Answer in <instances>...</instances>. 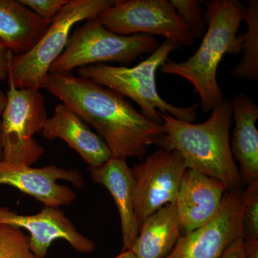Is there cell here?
Segmentation results:
<instances>
[{"label":"cell","instance_id":"cell-1","mask_svg":"<svg viewBox=\"0 0 258 258\" xmlns=\"http://www.w3.org/2000/svg\"><path fill=\"white\" fill-rule=\"evenodd\" d=\"M45 89L96 129L112 158H142L148 148L165 134L163 123L149 119L113 90L76 76L72 72L49 74Z\"/></svg>","mask_w":258,"mask_h":258},{"label":"cell","instance_id":"cell-2","mask_svg":"<svg viewBox=\"0 0 258 258\" xmlns=\"http://www.w3.org/2000/svg\"><path fill=\"white\" fill-rule=\"evenodd\" d=\"M205 4L207 30L198 50L183 62L168 58L159 69L162 74L189 81L200 95L202 111L207 114L224 99L217 79L222 57L241 52L243 34L238 35V31L246 7L239 0H212Z\"/></svg>","mask_w":258,"mask_h":258},{"label":"cell","instance_id":"cell-3","mask_svg":"<svg viewBox=\"0 0 258 258\" xmlns=\"http://www.w3.org/2000/svg\"><path fill=\"white\" fill-rule=\"evenodd\" d=\"M159 115L165 134L158 147L176 151L186 169L218 180L228 191L240 188V171L230 149V132L233 122L231 100L224 98L203 123L182 121L160 112Z\"/></svg>","mask_w":258,"mask_h":258},{"label":"cell","instance_id":"cell-4","mask_svg":"<svg viewBox=\"0 0 258 258\" xmlns=\"http://www.w3.org/2000/svg\"><path fill=\"white\" fill-rule=\"evenodd\" d=\"M174 42L164 40L147 59L134 67L94 64L78 69L79 77L113 90L137 103L149 119L163 123L159 112L176 119L193 123L198 115V104L177 107L163 99L156 83V74L172 51L180 48Z\"/></svg>","mask_w":258,"mask_h":258},{"label":"cell","instance_id":"cell-5","mask_svg":"<svg viewBox=\"0 0 258 258\" xmlns=\"http://www.w3.org/2000/svg\"><path fill=\"white\" fill-rule=\"evenodd\" d=\"M115 0H69L47 31L28 52L12 54L8 64V80L18 89L40 90L54 61L69 42L71 32L80 22L97 18Z\"/></svg>","mask_w":258,"mask_h":258},{"label":"cell","instance_id":"cell-6","mask_svg":"<svg viewBox=\"0 0 258 258\" xmlns=\"http://www.w3.org/2000/svg\"><path fill=\"white\" fill-rule=\"evenodd\" d=\"M155 37L144 34L122 36L108 30L97 18L75 29L66 49L51 64L49 74L72 72L90 64H129L159 47Z\"/></svg>","mask_w":258,"mask_h":258},{"label":"cell","instance_id":"cell-7","mask_svg":"<svg viewBox=\"0 0 258 258\" xmlns=\"http://www.w3.org/2000/svg\"><path fill=\"white\" fill-rule=\"evenodd\" d=\"M7 102L0 118L3 161L32 166L45 149L33 138L47 119L45 99L40 90L18 89L8 80Z\"/></svg>","mask_w":258,"mask_h":258},{"label":"cell","instance_id":"cell-8","mask_svg":"<svg viewBox=\"0 0 258 258\" xmlns=\"http://www.w3.org/2000/svg\"><path fill=\"white\" fill-rule=\"evenodd\" d=\"M97 18L122 36L158 35L179 46H191L195 38L169 0H115Z\"/></svg>","mask_w":258,"mask_h":258},{"label":"cell","instance_id":"cell-9","mask_svg":"<svg viewBox=\"0 0 258 258\" xmlns=\"http://www.w3.org/2000/svg\"><path fill=\"white\" fill-rule=\"evenodd\" d=\"M186 169L179 153L161 148L134 166V208L139 225L159 209L175 203Z\"/></svg>","mask_w":258,"mask_h":258},{"label":"cell","instance_id":"cell-10","mask_svg":"<svg viewBox=\"0 0 258 258\" xmlns=\"http://www.w3.org/2000/svg\"><path fill=\"white\" fill-rule=\"evenodd\" d=\"M243 238L242 190H229L206 223L181 235L164 258H220L234 241Z\"/></svg>","mask_w":258,"mask_h":258},{"label":"cell","instance_id":"cell-11","mask_svg":"<svg viewBox=\"0 0 258 258\" xmlns=\"http://www.w3.org/2000/svg\"><path fill=\"white\" fill-rule=\"evenodd\" d=\"M59 180L69 181L79 189L84 186V178L79 169L55 165L33 168L0 161V185L16 188L38 200L45 208L69 206L76 201V193L69 186L58 184Z\"/></svg>","mask_w":258,"mask_h":258},{"label":"cell","instance_id":"cell-12","mask_svg":"<svg viewBox=\"0 0 258 258\" xmlns=\"http://www.w3.org/2000/svg\"><path fill=\"white\" fill-rule=\"evenodd\" d=\"M0 225L25 229L30 234V248L37 258H45L54 241L62 240L81 253H91L96 243L82 235L59 208H44L35 215H20L0 208Z\"/></svg>","mask_w":258,"mask_h":258},{"label":"cell","instance_id":"cell-13","mask_svg":"<svg viewBox=\"0 0 258 258\" xmlns=\"http://www.w3.org/2000/svg\"><path fill=\"white\" fill-rule=\"evenodd\" d=\"M227 191L218 180L186 169L174 203L181 232H192L212 218Z\"/></svg>","mask_w":258,"mask_h":258},{"label":"cell","instance_id":"cell-14","mask_svg":"<svg viewBox=\"0 0 258 258\" xmlns=\"http://www.w3.org/2000/svg\"><path fill=\"white\" fill-rule=\"evenodd\" d=\"M41 132L45 138L60 139L66 142L88 164V167L101 166L112 158L103 139L93 133L79 115L64 103L56 106L53 115L47 118Z\"/></svg>","mask_w":258,"mask_h":258},{"label":"cell","instance_id":"cell-15","mask_svg":"<svg viewBox=\"0 0 258 258\" xmlns=\"http://www.w3.org/2000/svg\"><path fill=\"white\" fill-rule=\"evenodd\" d=\"M93 182L105 186L114 200L121 224L123 249L129 250L138 237L139 225L134 208L132 169L124 159L111 158L97 167H88Z\"/></svg>","mask_w":258,"mask_h":258},{"label":"cell","instance_id":"cell-16","mask_svg":"<svg viewBox=\"0 0 258 258\" xmlns=\"http://www.w3.org/2000/svg\"><path fill=\"white\" fill-rule=\"evenodd\" d=\"M232 110L231 152L238 162L242 183L248 184L258 180V106L246 93H239L232 99Z\"/></svg>","mask_w":258,"mask_h":258},{"label":"cell","instance_id":"cell-17","mask_svg":"<svg viewBox=\"0 0 258 258\" xmlns=\"http://www.w3.org/2000/svg\"><path fill=\"white\" fill-rule=\"evenodd\" d=\"M52 22L37 16L16 0H0V40L14 55L32 48Z\"/></svg>","mask_w":258,"mask_h":258},{"label":"cell","instance_id":"cell-18","mask_svg":"<svg viewBox=\"0 0 258 258\" xmlns=\"http://www.w3.org/2000/svg\"><path fill=\"white\" fill-rule=\"evenodd\" d=\"M181 232L175 204H169L144 220L131 250L137 258H164Z\"/></svg>","mask_w":258,"mask_h":258},{"label":"cell","instance_id":"cell-19","mask_svg":"<svg viewBox=\"0 0 258 258\" xmlns=\"http://www.w3.org/2000/svg\"><path fill=\"white\" fill-rule=\"evenodd\" d=\"M244 21L247 30L243 34L240 62L231 72L234 79L258 81V1L249 0Z\"/></svg>","mask_w":258,"mask_h":258},{"label":"cell","instance_id":"cell-20","mask_svg":"<svg viewBox=\"0 0 258 258\" xmlns=\"http://www.w3.org/2000/svg\"><path fill=\"white\" fill-rule=\"evenodd\" d=\"M0 258H37L23 230L0 225Z\"/></svg>","mask_w":258,"mask_h":258},{"label":"cell","instance_id":"cell-21","mask_svg":"<svg viewBox=\"0 0 258 258\" xmlns=\"http://www.w3.org/2000/svg\"><path fill=\"white\" fill-rule=\"evenodd\" d=\"M176 13L186 23L195 39L203 37L207 25L203 16L202 0H169Z\"/></svg>","mask_w":258,"mask_h":258},{"label":"cell","instance_id":"cell-22","mask_svg":"<svg viewBox=\"0 0 258 258\" xmlns=\"http://www.w3.org/2000/svg\"><path fill=\"white\" fill-rule=\"evenodd\" d=\"M242 191L243 239H258V180Z\"/></svg>","mask_w":258,"mask_h":258},{"label":"cell","instance_id":"cell-23","mask_svg":"<svg viewBox=\"0 0 258 258\" xmlns=\"http://www.w3.org/2000/svg\"><path fill=\"white\" fill-rule=\"evenodd\" d=\"M37 16L47 21L52 22L69 0H19Z\"/></svg>","mask_w":258,"mask_h":258},{"label":"cell","instance_id":"cell-24","mask_svg":"<svg viewBox=\"0 0 258 258\" xmlns=\"http://www.w3.org/2000/svg\"><path fill=\"white\" fill-rule=\"evenodd\" d=\"M13 52L0 40V81L8 79V64L9 59Z\"/></svg>","mask_w":258,"mask_h":258},{"label":"cell","instance_id":"cell-25","mask_svg":"<svg viewBox=\"0 0 258 258\" xmlns=\"http://www.w3.org/2000/svg\"><path fill=\"white\" fill-rule=\"evenodd\" d=\"M220 258H244L243 238L237 239L225 249Z\"/></svg>","mask_w":258,"mask_h":258},{"label":"cell","instance_id":"cell-26","mask_svg":"<svg viewBox=\"0 0 258 258\" xmlns=\"http://www.w3.org/2000/svg\"><path fill=\"white\" fill-rule=\"evenodd\" d=\"M244 258H258V239H243Z\"/></svg>","mask_w":258,"mask_h":258},{"label":"cell","instance_id":"cell-27","mask_svg":"<svg viewBox=\"0 0 258 258\" xmlns=\"http://www.w3.org/2000/svg\"><path fill=\"white\" fill-rule=\"evenodd\" d=\"M7 96L3 91H0V116L3 113L5 105H6Z\"/></svg>","mask_w":258,"mask_h":258},{"label":"cell","instance_id":"cell-28","mask_svg":"<svg viewBox=\"0 0 258 258\" xmlns=\"http://www.w3.org/2000/svg\"><path fill=\"white\" fill-rule=\"evenodd\" d=\"M114 258H137L134 255V252L131 249L129 250L122 251L118 256Z\"/></svg>","mask_w":258,"mask_h":258},{"label":"cell","instance_id":"cell-29","mask_svg":"<svg viewBox=\"0 0 258 258\" xmlns=\"http://www.w3.org/2000/svg\"><path fill=\"white\" fill-rule=\"evenodd\" d=\"M3 159V143H2L1 129H0V161Z\"/></svg>","mask_w":258,"mask_h":258}]
</instances>
